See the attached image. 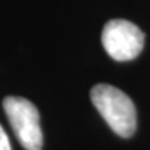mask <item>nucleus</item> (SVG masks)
Wrapping results in <instances>:
<instances>
[{
	"label": "nucleus",
	"mask_w": 150,
	"mask_h": 150,
	"mask_svg": "<svg viewBox=\"0 0 150 150\" xmlns=\"http://www.w3.org/2000/svg\"><path fill=\"white\" fill-rule=\"evenodd\" d=\"M91 100L110 129L122 138H130L136 130V109L127 95L110 84H97Z\"/></svg>",
	"instance_id": "nucleus-1"
},
{
	"label": "nucleus",
	"mask_w": 150,
	"mask_h": 150,
	"mask_svg": "<svg viewBox=\"0 0 150 150\" xmlns=\"http://www.w3.org/2000/svg\"><path fill=\"white\" fill-rule=\"evenodd\" d=\"M101 42L113 60L129 61L141 54L144 47V34L132 22L113 18L103 28Z\"/></svg>",
	"instance_id": "nucleus-3"
},
{
	"label": "nucleus",
	"mask_w": 150,
	"mask_h": 150,
	"mask_svg": "<svg viewBox=\"0 0 150 150\" xmlns=\"http://www.w3.org/2000/svg\"><path fill=\"white\" fill-rule=\"evenodd\" d=\"M0 150H12L9 138H8V135H6L5 129L2 127V124H0Z\"/></svg>",
	"instance_id": "nucleus-4"
},
{
	"label": "nucleus",
	"mask_w": 150,
	"mask_h": 150,
	"mask_svg": "<svg viewBox=\"0 0 150 150\" xmlns=\"http://www.w3.org/2000/svg\"><path fill=\"white\" fill-rule=\"evenodd\" d=\"M3 110L20 144L26 150H42L43 132L37 107L23 97H6Z\"/></svg>",
	"instance_id": "nucleus-2"
}]
</instances>
